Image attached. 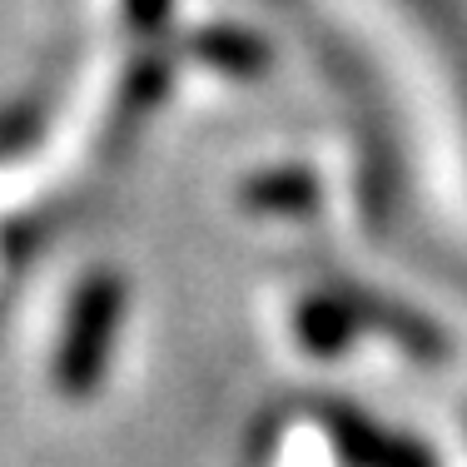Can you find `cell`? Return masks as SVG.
<instances>
[{
    "label": "cell",
    "mask_w": 467,
    "mask_h": 467,
    "mask_svg": "<svg viewBox=\"0 0 467 467\" xmlns=\"http://www.w3.org/2000/svg\"><path fill=\"white\" fill-rule=\"evenodd\" d=\"M348 328H353V314H338L333 304L304 314V338H308V348H318V353H338L343 338H348Z\"/></svg>",
    "instance_id": "obj_2"
},
{
    "label": "cell",
    "mask_w": 467,
    "mask_h": 467,
    "mask_svg": "<svg viewBox=\"0 0 467 467\" xmlns=\"http://www.w3.org/2000/svg\"><path fill=\"white\" fill-rule=\"evenodd\" d=\"M318 418L328 422V432L338 442V452L348 458V467H438L422 442L403 438V432H388L383 422H373L368 413H358L348 403H324Z\"/></svg>",
    "instance_id": "obj_1"
}]
</instances>
